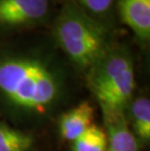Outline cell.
<instances>
[{"label":"cell","instance_id":"1","mask_svg":"<svg viewBox=\"0 0 150 151\" xmlns=\"http://www.w3.org/2000/svg\"><path fill=\"white\" fill-rule=\"evenodd\" d=\"M0 90L20 106L42 110L55 99L57 83L39 60L9 58L0 62Z\"/></svg>","mask_w":150,"mask_h":151},{"label":"cell","instance_id":"2","mask_svg":"<svg viewBox=\"0 0 150 151\" xmlns=\"http://www.w3.org/2000/svg\"><path fill=\"white\" fill-rule=\"evenodd\" d=\"M56 35L65 52L83 68L93 67L105 56L106 36L103 28L74 7L65 9Z\"/></svg>","mask_w":150,"mask_h":151},{"label":"cell","instance_id":"3","mask_svg":"<svg viewBox=\"0 0 150 151\" xmlns=\"http://www.w3.org/2000/svg\"><path fill=\"white\" fill-rule=\"evenodd\" d=\"M90 84L103 110H122L135 90V71L129 57L113 54L94 66Z\"/></svg>","mask_w":150,"mask_h":151},{"label":"cell","instance_id":"4","mask_svg":"<svg viewBox=\"0 0 150 151\" xmlns=\"http://www.w3.org/2000/svg\"><path fill=\"white\" fill-rule=\"evenodd\" d=\"M49 8L48 0H0V25L16 27L42 19Z\"/></svg>","mask_w":150,"mask_h":151},{"label":"cell","instance_id":"5","mask_svg":"<svg viewBox=\"0 0 150 151\" xmlns=\"http://www.w3.org/2000/svg\"><path fill=\"white\" fill-rule=\"evenodd\" d=\"M107 129V151H139L138 142L122 110H103Z\"/></svg>","mask_w":150,"mask_h":151},{"label":"cell","instance_id":"6","mask_svg":"<svg viewBox=\"0 0 150 151\" xmlns=\"http://www.w3.org/2000/svg\"><path fill=\"white\" fill-rule=\"evenodd\" d=\"M122 21L140 40L150 38V0H118Z\"/></svg>","mask_w":150,"mask_h":151},{"label":"cell","instance_id":"7","mask_svg":"<svg viewBox=\"0 0 150 151\" xmlns=\"http://www.w3.org/2000/svg\"><path fill=\"white\" fill-rule=\"evenodd\" d=\"M94 108L89 101H83L60 117V130L63 139L74 141L92 126Z\"/></svg>","mask_w":150,"mask_h":151},{"label":"cell","instance_id":"8","mask_svg":"<svg viewBox=\"0 0 150 151\" xmlns=\"http://www.w3.org/2000/svg\"><path fill=\"white\" fill-rule=\"evenodd\" d=\"M32 144L29 134L0 124V151H28Z\"/></svg>","mask_w":150,"mask_h":151},{"label":"cell","instance_id":"9","mask_svg":"<svg viewBox=\"0 0 150 151\" xmlns=\"http://www.w3.org/2000/svg\"><path fill=\"white\" fill-rule=\"evenodd\" d=\"M106 134L95 125L89 127L73 143V151H106Z\"/></svg>","mask_w":150,"mask_h":151},{"label":"cell","instance_id":"10","mask_svg":"<svg viewBox=\"0 0 150 151\" xmlns=\"http://www.w3.org/2000/svg\"><path fill=\"white\" fill-rule=\"evenodd\" d=\"M133 127L136 134L143 140L150 139V101L141 98L133 101L132 106Z\"/></svg>","mask_w":150,"mask_h":151},{"label":"cell","instance_id":"11","mask_svg":"<svg viewBox=\"0 0 150 151\" xmlns=\"http://www.w3.org/2000/svg\"><path fill=\"white\" fill-rule=\"evenodd\" d=\"M75 1L91 12L100 14L106 12L110 8L113 0H75Z\"/></svg>","mask_w":150,"mask_h":151}]
</instances>
